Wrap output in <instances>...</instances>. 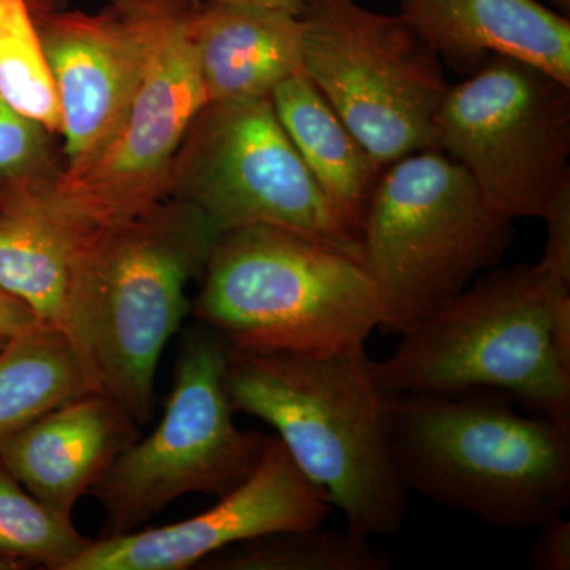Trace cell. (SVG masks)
Here are the masks:
<instances>
[{
	"label": "cell",
	"instance_id": "obj_9",
	"mask_svg": "<svg viewBox=\"0 0 570 570\" xmlns=\"http://www.w3.org/2000/svg\"><path fill=\"white\" fill-rule=\"evenodd\" d=\"M167 198L197 206L220 234L272 225L363 262L362 239L314 181L269 96L205 104L176 153Z\"/></svg>",
	"mask_w": 570,
	"mask_h": 570
},
{
	"label": "cell",
	"instance_id": "obj_20",
	"mask_svg": "<svg viewBox=\"0 0 570 570\" xmlns=\"http://www.w3.org/2000/svg\"><path fill=\"white\" fill-rule=\"evenodd\" d=\"M200 564L217 570H389L392 561L370 539L351 532L306 530L272 532L235 543Z\"/></svg>",
	"mask_w": 570,
	"mask_h": 570
},
{
	"label": "cell",
	"instance_id": "obj_10",
	"mask_svg": "<svg viewBox=\"0 0 570 570\" xmlns=\"http://www.w3.org/2000/svg\"><path fill=\"white\" fill-rule=\"evenodd\" d=\"M439 151L459 163L487 205L512 223L549 213L570 183V86L530 63L491 56L449 86Z\"/></svg>",
	"mask_w": 570,
	"mask_h": 570
},
{
	"label": "cell",
	"instance_id": "obj_32",
	"mask_svg": "<svg viewBox=\"0 0 570 570\" xmlns=\"http://www.w3.org/2000/svg\"><path fill=\"white\" fill-rule=\"evenodd\" d=\"M198 2H200V0H198Z\"/></svg>",
	"mask_w": 570,
	"mask_h": 570
},
{
	"label": "cell",
	"instance_id": "obj_11",
	"mask_svg": "<svg viewBox=\"0 0 570 570\" xmlns=\"http://www.w3.org/2000/svg\"><path fill=\"white\" fill-rule=\"evenodd\" d=\"M197 6L184 7L168 22L110 140L86 163L63 170L36 208L78 238L127 223L167 198L176 153L206 104L189 31Z\"/></svg>",
	"mask_w": 570,
	"mask_h": 570
},
{
	"label": "cell",
	"instance_id": "obj_12",
	"mask_svg": "<svg viewBox=\"0 0 570 570\" xmlns=\"http://www.w3.org/2000/svg\"><path fill=\"white\" fill-rule=\"evenodd\" d=\"M62 119L63 170L110 140L140 88L171 18L194 0H111L96 13L26 0Z\"/></svg>",
	"mask_w": 570,
	"mask_h": 570
},
{
	"label": "cell",
	"instance_id": "obj_23",
	"mask_svg": "<svg viewBox=\"0 0 570 570\" xmlns=\"http://www.w3.org/2000/svg\"><path fill=\"white\" fill-rule=\"evenodd\" d=\"M58 135L0 97V214L39 208L61 178Z\"/></svg>",
	"mask_w": 570,
	"mask_h": 570
},
{
	"label": "cell",
	"instance_id": "obj_31",
	"mask_svg": "<svg viewBox=\"0 0 570 570\" xmlns=\"http://www.w3.org/2000/svg\"><path fill=\"white\" fill-rule=\"evenodd\" d=\"M194 2H198V0H194Z\"/></svg>",
	"mask_w": 570,
	"mask_h": 570
},
{
	"label": "cell",
	"instance_id": "obj_24",
	"mask_svg": "<svg viewBox=\"0 0 570 570\" xmlns=\"http://www.w3.org/2000/svg\"><path fill=\"white\" fill-rule=\"evenodd\" d=\"M543 220L547 246L540 264L553 275L570 281V183L562 187Z\"/></svg>",
	"mask_w": 570,
	"mask_h": 570
},
{
	"label": "cell",
	"instance_id": "obj_2",
	"mask_svg": "<svg viewBox=\"0 0 570 570\" xmlns=\"http://www.w3.org/2000/svg\"><path fill=\"white\" fill-rule=\"evenodd\" d=\"M373 362L382 392L502 393L570 431V281L542 264L478 277Z\"/></svg>",
	"mask_w": 570,
	"mask_h": 570
},
{
	"label": "cell",
	"instance_id": "obj_3",
	"mask_svg": "<svg viewBox=\"0 0 570 570\" xmlns=\"http://www.w3.org/2000/svg\"><path fill=\"white\" fill-rule=\"evenodd\" d=\"M219 228L189 202L165 198L81 242L71 346L94 389L138 426L153 419L160 355L204 275Z\"/></svg>",
	"mask_w": 570,
	"mask_h": 570
},
{
	"label": "cell",
	"instance_id": "obj_21",
	"mask_svg": "<svg viewBox=\"0 0 570 570\" xmlns=\"http://www.w3.org/2000/svg\"><path fill=\"white\" fill-rule=\"evenodd\" d=\"M94 542L29 493L0 463V562L69 570Z\"/></svg>",
	"mask_w": 570,
	"mask_h": 570
},
{
	"label": "cell",
	"instance_id": "obj_7",
	"mask_svg": "<svg viewBox=\"0 0 570 570\" xmlns=\"http://www.w3.org/2000/svg\"><path fill=\"white\" fill-rule=\"evenodd\" d=\"M227 354L224 337L208 326L197 322L184 332L163 420L89 491L107 513V535L137 531L186 494L224 497L253 474L265 434L235 425L225 390Z\"/></svg>",
	"mask_w": 570,
	"mask_h": 570
},
{
	"label": "cell",
	"instance_id": "obj_13",
	"mask_svg": "<svg viewBox=\"0 0 570 570\" xmlns=\"http://www.w3.org/2000/svg\"><path fill=\"white\" fill-rule=\"evenodd\" d=\"M332 504L296 466L277 436H265L261 461L235 490L200 515L154 530L94 540L69 570H184L235 543L321 527Z\"/></svg>",
	"mask_w": 570,
	"mask_h": 570
},
{
	"label": "cell",
	"instance_id": "obj_27",
	"mask_svg": "<svg viewBox=\"0 0 570 570\" xmlns=\"http://www.w3.org/2000/svg\"><path fill=\"white\" fill-rule=\"evenodd\" d=\"M216 6L254 7V9L288 11L302 17L313 0H200Z\"/></svg>",
	"mask_w": 570,
	"mask_h": 570
},
{
	"label": "cell",
	"instance_id": "obj_15",
	"mask_svg": "<svg viewBox=\"0 0 570 570\" xmlns=\"http://www.w3.org/2000/svg\"><path fill=\"white\" fill-rule=\"evenodd\" d=\"M401 14L456 70L505 56L570 86V18L538 0H401Z\"/></svg>",
	"mask_w": 570,
	"mask_h": 570
},
{
	"label": "cell",
	"instance_id": "obj_17",
	"mask_svg": "<svg viewBox=\"0 0 570 570\" xmlns=\"http://www.w3.org/2000/svg\"><path fill=\"white\" fill-rule=\"evenodd\" d=\"M269 97L314 181L362 238L367 208L385 168L367 154L303 70L285 78Z\"/></svg>",
	"mask_w": 570,
	"mask_h": 570
},
{
	"label": "cell",
	"instance_id": "obj_8",
	"mask_svg": "<svg viewBox=\"0 0 570 570\" xmlns=\"http://www.w3.org/2000/svg\"><path fill=\"white\" fill-rule=\"evenodd\" d=\"M299 18L303 73L381 167L438 149L436 118L450 85L403 14L313 0Z\"/></svg>",
	"mask_w": 570,
	"mask_h": 570
},
{
	"label": "cell",
	"instance_id": "obj_22",
	"mask_svg": "<svg viewBox=\"0 0 570 570\" xmlns=\"http://www.w3.org/2000/svg\"><path fill=\"white\" fill-rule=\"evenodd\" d=\"M0 97L61 137L55 82L26 0H0Z\"/></svg>",
	"mask_w": 570,
	"mask_h": 570
},
{
	"label": "cell",
	"instance_id": "obj_6",
	"mask_svg": "<svg viewBox=\"0 0 570 570\" xmlns=\"http://www.w3.org/2000/svg\"><path fill=\"white\" fill-rule=\"evenodd\" d=\"M512 235L448 154L426 149L385 167L360 238L379 328L401 335L461 294L504 258Z\"/></svg>",
	"mask_w": 570,
	"mask_h": 570
},
{
	"label": "cell",
	"instance_id": "obj_26",
	"mask_svg": "<svg viewBox=\"0 0 570 570\" xmlns=\"http://www.w3.org/2000/svg\"><path fill=\"white\" fill-rule=\"evenodd\" d=\"M39 318L17 296L0 285V337L11 340L40 326Z\"/></svg>",
	"mask_w": 570,
	"mask_h": 570
},
{
	"label": "cell",
	"instance_id": "obj_18",
	"mask_svg": "<svg viewBox=\"0 0 570 570\" xmlns=\"http://www.w3.org/2000/svg\"><path fill=\"white\" fill-rule=\"evenodd\" d=\"M81 242L37 209L0 214V285L70 343Z\"/></svg>",
	"mask_w": 570,
	"mask_h": 570
},
{
	"label": "cell",
	"instance_id": "obj_5",
	"mask_svg": "<svg viewBox=\"0 0 570 570\" xmlns=\"http://www.w3.org/2000/svg\"><path fill=\"white\" fill-rule=\"evenodd\" d=\"M202 276L195 318L239 351L340 354L381 325L363 262L287 228L223 232Z\"/></svg>",
	"mask_w": 570,
	"mask_h": 570
},
{
	"label": "cell",
	"instance_id": "obj_29",
	"mask_svg": "<svg viewBox=\"0 0 570 570\" xmlns=\"http://www.w3.org/2000/svg\"><path fill=\"white\" fill-rule=\"evenodd\" d=\"M0 570H14L10 564H6V562H0Z\"/></svg>",
	"mask_w": 570,
	"mask_h": 570
},
{
	"label": "cell",
	"instance_id": "obj_4",
	"mask_svg": "<svg viewBox=\"0 0 570 570\" xmlns=\"http://www.w3.org/2000/svg\"><path fill=\"white\" fill-rule=\"evenodd\" d=\"M508 396L385 393L393 463L407 490L501 530L524 531L570 502V431Z\"/></svg>",
	"mask_w": 570,
	"mask_h": 570
},
{
	"label": "cell",
	"instance_id": "obj_1",
	"mask_svg": "<svg viewBox=\"0 0 570 570\" xmlns=\"http://www.w3.org/2000/svg\"><path fill=\"white\" fill-rule=\"evenodd\" d=\"M366 347L330 355L239 351L228 346L225 390L235 412L276 436L355 538L403 527L409 490L390 452L385 392Z\"/></svg>",
	"mask_w": 570,
	"mask_h": 570
},
{
	"label": "cell",
	"instance_id": "obj_14",
	"mask_svg": "<svg viewBox=\"0 0 570 570\" xmlns=\"http://www.w3.org/2000/svg\"><path fill=\"white\" fill-rule=\"evenodd\" d=\"M138 439V425L99 390L67 401L0 445V463L45 508L75 505Z\"/></svg>",
	"mask_w": 570,
	"mask_h": 570
},
{
	"label": "cell",
	"instance_id": "obj_16",
	"mask_svg": "<svg viewBox=\"0 0 570 570\" xmlns=\"http://www.w3.org/2000/svg\"><path fill=\"white\" fill-rule=\"evenodd\" d=\"M206 104L272 96L302 70V18L288 11L198 3L189 13Z\"/></svg>",
	"mask_w": 570,
	"mask_h": 570
},
{
	"label": "cell",
	"instance_id": "obj_28",
	"mask_svg": "<svg viewBox=\"0 0 570 570\" xmlns=\"http://www.w3.org/2000/svg\"><path fill=\"white\" fill-rule=\"evenodd\" d=\"M549 3L561 17L570 18V0H549Z\"/></svg>",
	"mask_w": 570,
	"mask_h": 570
},
{
	"label": "cell",
	"instance_id": "obj_30",
	"mask_svg": "<svg viewBox=\"0 0 570 570\" xmlns=\"http://www.w3.org/2000/svg\"><path fill=\"white\" fill-rule=\"evenodd\" d=\"M7 341H9V340H2V337H0V348L6 346Z\"/></svg>",
	"mask_w": 570,
	"mask_h": 570
},
{
	"label": "cell",
	"instance_id": "obj_25",
	"mask_svg": "<svg viewBox=\"0 0 570 570\" xmlns=\"http://www.w3.org/2000/svg\"><path fill=\"white\" fill-rule=\"evenodd\" d=\"M528 568L532 570L570 569V521L564 513L539 527V535L532 543Z\"/></svg>",
	"mask_w": 570,
	"mask_h": 570
},
{
	"label": "cell",
	"instance_id": "obj_19",
	"mask_svg": "<svg viewBox=\"0 0 570 570\" xmlns=\"http://www.w3.org/2000/svg\"><path fill=\"white\" fill-rule=\"evenodd\" d=\"M94 389L69 340L40 325L0 348V445L41 415Z\"/></svg>",
	"mask_w": 570,
	"mask_h": 570
}]
</instances>
